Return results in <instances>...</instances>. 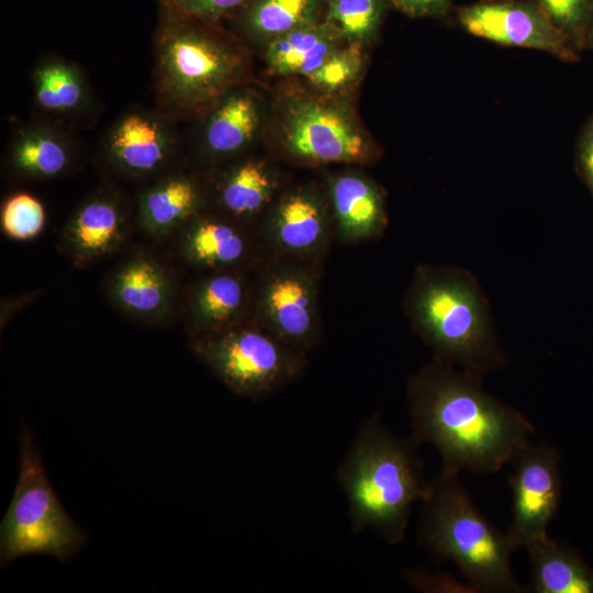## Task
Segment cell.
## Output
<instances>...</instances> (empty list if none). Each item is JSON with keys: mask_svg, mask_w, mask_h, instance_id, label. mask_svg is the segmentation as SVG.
<instances>
[{"mask_svg": "<svg viewBox=\"0 0 593 593\" xmlns=\"http://www.w3.org/2000/svg\"><path fill=\"white\" fill-rule=\"evenodd\" d=\"M539 7L578 47L585 40L593 21V0H538Z\"/></svg>", "mask_w": 593, "mask_h": 593, "instance_id": "obj_29", "label": "cell"}, {"mask_svg": "<svg viewBox=\"0 0 593 593\" xmlns=\"http://www.w3.org/2000/svg\"><path fill=\"white\" fill-rule=\"evenodd\" d=\"M275 189L273 179L264 164L244 161L223 178L219 200L224 211L235 219H250L269 203Z\"/></svg>", "mask_w": 593, "mask_h": 593, "instance_id": "obj_25", "label": "cell"}, {"mask_svg": "<svg viewBox=\"0 0 593 593\" xmlns=\"http://www.w3.org/2000/svg\"><path fill=\"white\" fill-rule=\"evenodd\" d=\"M402 11L410 15H435L443 13L449 0H392Z\"/></svg>", "mask_w": 593, "mask_h": 593, "instance_id": "obj_33", "label": "cell"}, {"mask_svg": "<svg viewBox=\"0 0 593 593\" xmlns=\"http://www.w3.org/2000/svg\"><path fill=\"white\" fill-rule=\"evenodd\" d=\"M201 192L186 175L170 174L148 187L138 200V220L145 232L164 237L200 213Z\"/></svg>", "mask_w": 593, "mask_h": 593, "instance_id": "obj_19", "label": "cell"}, {"mask_svg": "<svg viewBox=\"0 0 593 593\" xmlns=\"http://www.w3.org/2000/svg\"><path fill=\"white\" fill-rule=\"evenodd\" d=\"M403 304L413 329L435 359L480 378L504 365L486 294L468 270L419 266Z\"/></svg>", "mask_w": 593, "mask_h": 593, "instance_id": "obj_3", "label": "cell"}, {"mask_svg": "<svg viewBox=\"0 0 593 593\" xmlns=\"http://www.w3.org/2000/svg\"><path fill=\"white\" fill-rule=\"evenodd\" d=\"M86 544V535L61 506L44 468L32 433L23 427L16 486L0 526V564L29 555L68 560Z\"/></svg>", "mask_w": 593, "mask_h": 593, "instance_id": "obj_6", "label": "cell"}, {"mask_svg": "<svg viewBox=\"0 0 593 593\" xmlns=\"http://www.w3.org/2000/svg\"><path fill=\"white\" fill-rule=\"evenodd\" d=\"M321 0H249L245 27L259 36H279L316 23Z\"/></svg>", "mask_w": 593, "mask_h": 593, "instance_id": "obj_26", "label": "cell"}, {"mask_svg": "<svg viewBox=\"0 0 593 593\" xmlns=\"http://www.w3.org/2000/svg\"><path fill=\"white\" fill-rule=\"evenodd\" d=\"M109 295L123 312L138 320L155 321L167 315L175 300V280L169 270L148 255L121 264L109 280Z\"/></svg>", "mask_w": 593, "mask_h": 593, "instance_id": "obj_15", "label": "cell"}, {"mask_svg": "<svg viewBox=\"0 0 593 593\" xmlns=\"http://www.w3.org/2000/svg\"><path fill=\"white\" fill-rule=\"evenodd\" d=\"M585 47L593 48V21L591 23V26L586 35Z\"/></svg>", "mask_w": 593, "mask_h": 593, "instance_id": "obj_34", "label": "cell"}, {"mask_svg": "<svg viewBox=\"0 0 593 593\" xmlns=\"http://www.w3.org/2000/svg\"><path fill=\"white\" fill-rule=\"evenodd\" d=\"M46 221L43 203L33 194L16 192L5 199L1 209V228L15 240H30L41 234Z\"/></svg>", "mask_w": 593, "mask_h": 593, "instance_id": "obj_28", "label": "cell"}, {"mask_svg": "<svg viewBox=\"0 0 593 593\" xmlns=\"http://www.w3.org/2000/svg\"><path fill=\"white\" fill-rule=\"evenodd\" d=\"M75 152L68 137L48 125H31L18 132L9 148L12 169L30 179H53L66 174Z\"/></svg>", "mask_w": 593, "mask_h": 593, "instance_id": "obj_21", "label": "cell"}, {"mask_svg": "<svg viewBox=\"0 0 593 593\" xmlns=\"http://www.w3.org/2000/svg\"><path fill=\"white\" fill-rule=\"evenodd\" d=\"M535 593H593V569L570 546L548 535L525 548Z\"/></svg>", "mask_w": 593, "mask_h": 593, "instance_id": "obj_20", "label": "cell"}, {"mask_svg": "<svg viewBox=\"0 0 593 593\" xmlns=\"http://www.w3.org/2000/svg\"><path fill=\"white\" fill-rule=\"evenodd\" d=\"M382 0H329L327 22L350 44L369 40L382 15Z\"/></svg>", "mask_w": 593, "mask_h": 593, "instance_id": "obj_27", "label": "cell"}, {"mask_svg": "<svg viewBox=\"0 0 593 593\" xmlns=\"http://www.w3.org/2000/svg\"><path fill=\"white\" fill-rule=\"evenodd\" d=\"M34 100L37 108L52 116H70L83 110L89 88L78 67L53 57L42 60L33 72Z\"/></svg>", "mask_w": 593, "mask_h": 593, "instance_id": "obj_24", "label": "cell"}, {"mask_svg": "<svg viewBox=\"0 0 593 593\" xmlns=\"http://www.w3.org/2000/svg\"><path fill=\"white\" fill-rule=\"evenodd\" d=\"M192 349L231 391L251 399L292 381L305 366V355L257 321L195 334Z\"/></svg>", "mask_w": 593, "mask_h": 593, "instance_id": "obj_7", "label": "cell"}, {"mask_svg": "<svg viewBox=\"0 0 593 593\" xmlns=\"http://www.w3.org/2000/svg\"><path fill=\"white\" fill-rule=\"evenodd\" d=\"M284 144L296 158L320 163H362L370 148L355 123L339 109L304 101L291 109L284 124Z\"/></svg>", "mask_w": 593, "mask_h": 593, "instance_id": "obj_11", "label": "cell"}, {"mask_svg": "<svg viewBox=\"0 0 593 593\" xmlns=\"http://www.w3.org/2000/svg\"><path fill=\"white\" fill-rule=\"evenodd\" d=\"M419 445L392 434L378 413L362 423L336 472L355 534L371 528L389 545L403 541L412 507L429 489Z\"/></svg>", "mask_w": 593, "mask_h": 593, "instance_id": "obj_2", "label": "cell"}, {"mask_svg": "<svg viewBox=\"0 0 593 593\" xmlns=\"http://www.w3.org/2000/svg\"><path fill=\"white\" fill-rule=\"evenodd\" d=\"M254 294L256 321L306 355L318 337V277L311 262L279 258Z\"/></svg>", "mask_w": 593, "mask_h": 593, "instance_id": "obj_8", "label": "cell"}, {"mask_svg": "<svg viewBox=\"0 0 593 593\" xmlns=\"http://www.w3.org/2000/svg\"><path fill=\"white\" fill-rule=\"evenodd\" d=\"M171 120L160 112L132 110L111 127L105 154L111 166L131 178L148 177L161 170L175 150Z\"/></svg>", "mask_w": 593, "mask_h": 593, "instance_id": "obj_12", "label": "cell"}, {"mask_svg": "<svg viewBox=\"0 0 593 593\" xmlns=\"http://www.w3.org/2000/svg\"><path fill=\"white\" fill-rule=\"evenodd\" d=\"M508 463L513 502L506 535L517 550L548 535L562 494L560 455L553 447L528 441Z\"/></svg>", "mask_w": 593, "mask_h": 593, "instance_id": "obj_9", "label": "cell"}, {"mask_svg": "<svg viewBox=\"0 0 593 593\" xmlns=\"http://www.w3.org/2000/svg\"><path fill=\"white\" fill-rule=\"evenodd\" d=\"M127 231V211L121 199L101 192L77 208L65 226L61 244L71 260L83 267L116 251Z\"/></svg>", "mask_w": 593, "mask_h": 593, "instance_id": "obj_14", "label": "cell"}, {"mask_svg": "<svg viewBox=\"0 0 593 593\" xmlns=\"http://www.w3.org/2000/svg\"><path fill=\"white\" fill-rule=\"evenodd\" d=\"M459 21L469 33L492 42L540 49L568 63L580 57L573 42L538 4L528 1H483L463 8Z\"/></svg>", "mask_w": 593, "mask_h": 593, "instance_id": "obj_10", "label": "cell"}, {"mask_svg": "<svg viewBox=\"0 0 593 593\" xmlns=\"http://www.w3.org/2000/svg\"><path fill=\"white\" fill-rule=\"evenodd\" d=\"M481 380L435 358L409 380L412 436L437 449L443 471L497 472L535 432L519 411L489 394Z\"/></svg>", "mask_w": 593, "mask_h": 593, "instance_id": "obj_1", "label": "cell"}, {"mask_svg": "<svg viewBox=\"0 0 593 593\" xmlns=\"http://www.w3.org/2000/svg\"><path fill=\"white\" fill-rule=\"evenodd\" d=\"M333 226L320 197L299 190L276 205L264 235L278 258L313 264L326 251Z\"/></svg>", "mask_w": 593, "mask_h": 593, "instance_id": "obj_13", "label": "cell"}, {"mask_svg": "<svg viewBox=\"0 0 593 593\" xmlns=\"http://www.w3.org/2000/svg\"><path fill=\"white\" fill-rule=\"evenodd\" d=\"M340 35L328 22L299 27L273 37L267 59L280 75L310 76L338 48Z\"/></svg>", "mask_w": 593, "mask_h": 593, "instance_id": "obj_22", "label": "cell"}, {"mask_svg": "<svg viewBox=\"0 0 593 593\" xmlns=\"http://www.w3.org/2000/svg\"><path fill=\"white\" fill-rule=\"evenodd\" d=\"M459 473L443 471L429 483L418 525L419 542L436 558L455 563L477 592L521 593L511 568L515 551L475 506Z\"/></svg>", "mask_w": 593, "mask_h": 593, "instance_id": "obj_4", "label": "cell"}, {"mask_svg": "<svg viewBox=\"0 0 593 593\" xmlns=\"http://www.w3.org/2000/svg\"><path fill=\"white\" fill-rule=\"evenodd\" d=\"M259 115L256 101L249 93L236 92L219 100L203 131V145L214 157L231 156L244 148L254 137Z\"/></svg>", "mask_w": 593, "mask_h": 593, "instance_id": "obj_23", "label": "cell"}, {"mask_svg": "<svg viewBox=\"0 0 593 593\" xmlns=\"http://www.w3.org/2000/svg\"><path fill=\"white\" fill-rule=\"evenodd\" d=\"M251 294L237 272L219 270L198 281L188 298V315L195 334L215 332L246 321Z\"/></svg>", "mask_w": 593, "mask_h": 593, "instance_id": "obj_18", "label": "cell"}, {"mask_svg": "<svg viewBox=\"0 0 593 593\" xmlns=\"http://www.w3.org/2000/svg\"><path fill=\"white\" fill-rule=\"evenodd\" d=\"M200 23L159 7L154 88L159 112L171 121L219 101L242 70L236 48Z\"/></svg>", "mask_w": 593, "mask_h": 593, "instance_id": "obj_5", "label": "cell"}, {"mask_svg": "<svg viewBox=\"0 0 593 593\" xmlns=\"http://www.w3.org/2000/svg\"><path fill=\"white\" fill-rule=\"evenodd\" d=\"M179 251L197 268L227 270L246 260L250 242L233 221L200 212L180 228Z\"/></svg>", "mask_w": 593, "mask_h": 593, "instance_id": "obj_17", "label": "cell"}, {"mask_svg": "<svg viewBox=\"0 0 593 593\" xmlns=\"http://www.w3.org/2000/svg\"><path fill=\"white\" fill-rule=\"evenodd\" d=\"M249 0H158V5L194 18L215 20Z\"/></svg>", "mask_w": 593, "mask_h": 593, "instance_id": "obj_31", "label": "cell"}, {"mask_svg": "<svg viewBox=\"0 0 593 593\" xmlns=\"http://www.w3.org/2000/svg\"><path fill=\"white\" fill-rule=\"evenodd\" d=\"M575 166L578 175L593 197V114L579 138Z\"/></svg>", "mask_w": 593, "mask_h": 593, "instance_id": "obj_32", "label": "cell"}, {"mask_svg": "<svg viewBox=\"0 0 593 593\" xmlns=\"http://www.w3.org/2000/svg\"><path fill=\"white\" fill-rule=\"evenodd\" d=\"M362 66L358 44L335 49L307 79L326 90L340 89L356 79Z\"/></svg>", "mask_w": 593, "mask_h": 593, "instance_id": "obj_30", "label": "cell"}, {"mask_svg": "<svg viewBox=\"0 0 593 593\" xmlns=\"http://www.w3.org/2000/svg\"><path fill=\"white\" fill-rule=\"evenodd\" d=\"M335 235L343 243H357L382 235L387 226L384 199L366 177L346 172L329 186Z\"/></svg>", "mask_w": 593, "mask_h": 593, "instance_id": "obj_16", "label": "cell"}]
</instances>
